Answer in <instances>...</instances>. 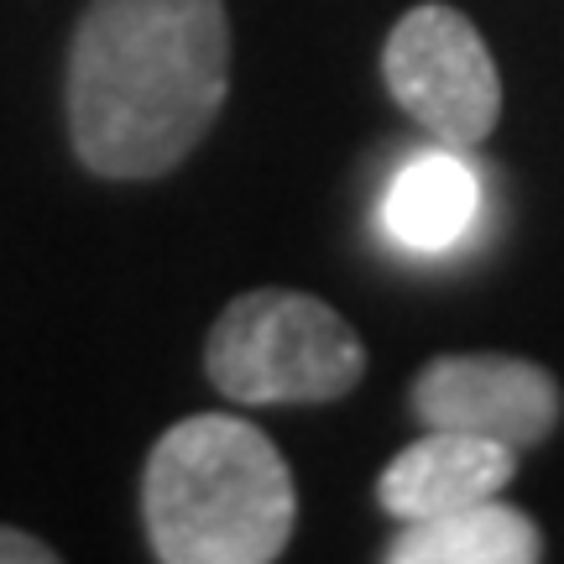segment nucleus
Returning a JSON list of instances; mask_svg holds the SVG:
<instances>
[{
  "label": "nucleus",
  "instance_id": "1",
  "mask_svg": "<svg viewBox=\"0 0 564 564\" xmlns=\"http://www.w3.org/2000/svg\"><path fill=\"white\" fill-rule=\"evenodd\" d=\"M230 95L225 0H89L68 47V137L100 178L178 167Z\"/></svg>",
  "mask_w": 564,
  "mask_h": 564
},
{
  "label": "nucleus",
  "instance_id": "2",
  "mask_svg": "<svg viewBox=\"0 0 564 564\" xmlns=\"http://www.w3.org/2000/svg\"><path fill=\"white\" fill-rule=\"evenodd\" d=\"M141 518L167 564H272L293 539L299 491L257 423L194 413L152 444Z\"/></svg>",
  "mask_w": 564,
  "mask_h": 564
},
{
  "label": "nucleus",
  "instance_id": "3",
  "mask_svg": "<svg viewBox=\"0 0 564 564\" xmlns=\"http://www.w3.org/2000/svg\"><path fill=\"white\" fill-rule=\"evenodd\" d=\"M204 371L230 403L246 408L335 403L361 382L366 350L361 335L314 293L257 288L215 319Z\"/></svg>",
  "mask_w": 564,
  "mask_h": 564
},
{
  "label": "nucleus",
  "instance_id": "4",
  "mask_svg": "<svg viewBox=\"0 0 564 564\" xmlns=\"http://www.w3.org/2000/svg\"><path fill=\"white\" fill-rule=\"evenodd\" d=\"M392 100L444 147H481L502 116V79L486 37L455 6H413L382 53Z\"/></svg>",
  "mask_w": 564,
  "mask_h": 564
},
{
  "label": "nucleus",
  "instance_id": "5",
  "mask_svg": "<svg viewBox=\"0 0 564 564\" xmlns=\"http://www.w3.org/2000/svg\"><path fill=\"white\" fill-rule=\"evenodd\" d=\"M408 403L429 429L481 434L518 455L544 444L564 413L560 382L518 356H440L419 371Z\"/></svg>",
  "mask_w": 564,
  "mask_h": 564
},
{
  "label": "nucleus",
  "instance_id": "6",
  "mask_svg": "<svg viewBox=\"0 0 564 564\" xmlns=\"http://www.w3.org/2000/svg\"><path fill=\"white\" fill-rule=\"evenodd\" d=\"M512 476H518V449L491 444L481 434H460V429H429L419 444L392 455L377 481V502L398 523H419V518H440L465 502L497 497L512 486Z\"/></svg>",
  "mask_w": 564,
  "mask_h": 564
},
{
  "label": "nucleus",
  "instance_id": "7",
  "mask_svg": "<svg viewBox=\"0 0 564 564\" xmlns=\"http://www.w3.org/2000/svg\"><path fill=\"white\" fill-rule=\"evenodd\" d=\"M481 209V178L465 162L460 147H434L408 158V167L392 178L382 204L387 236L408 251H449L470 236Z\"/></svg>",
  "mask_w": 564,
  "mask_h": 564
},
{
  "label": "nucleus",
  "instance_id": "8",
  "mask_svg": "<svg viewBox=\"0 0 564 564\" xmlns=\"http://www.w3.org/2000/svg\"><path fill=\"white\" fill-rule=\"evenodd\" d=\"M539 554H544V539L533 518L497 497L403 523L398 539L387 544L392 564H533Z\"/></svg>",
  "mask_w": 564,
  "mask_h": 564
},
{
  "label": "nucleus",
  "instance_id": "9",
  "mask_svg": "<svg viewBox=\"0 0 564 564\" xmlns=\"http://www.w3.org/2000/svg\"><path fill=\"white\" fill-rule=\"evenodd\" d=\"M58 560V549L32 539V533H21V528H0V564H53Z\"/></svg>",
  "mask_w": 564,
  "mask_h": 564
}]
</instances>
